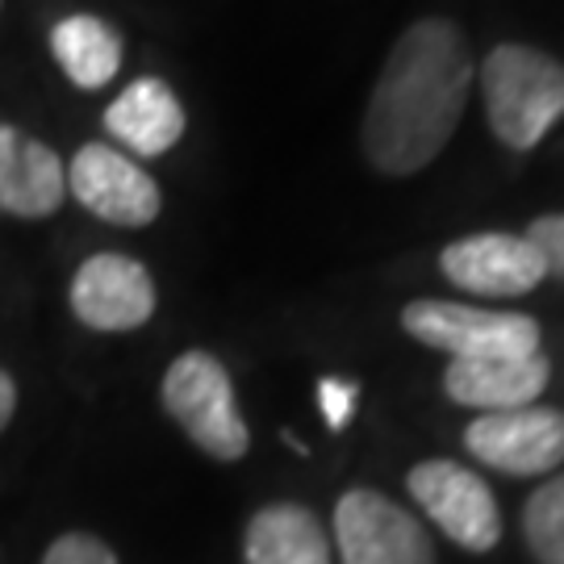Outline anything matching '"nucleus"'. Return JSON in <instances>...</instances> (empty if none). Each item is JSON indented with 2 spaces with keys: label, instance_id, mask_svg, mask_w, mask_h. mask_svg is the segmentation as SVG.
<instances>
[{
  "label": "nucleus",
  "instance_id": "f257e3e1",
  "mask_svg": "<svg viewBox=\"0 0 564 564\" xmlns=\"http://www.w3.org/2000/svg\"><path fill=\"white\" fill-rule=\"evenodd\" d=\"M473 55L447 18H423L393 42L368 97L360 142L384 176H414L444 151L468 105Z\"/></svg>",
  "mask_w": 564,
  "mask_h": 564
},
{
  "label": "nucleus",
  "instance_id": "f03ea898",
  "mask_svg": "<svg viewBox=\"0 0 564 564\" xmlns=\"http://www.w3.org/2000/svg\"><path fill=\"white\" fill-rule=\"evenodd\" d=\"M481 93L494 139L531 151L564 118V63L523 42H502L481 63Z\"/></svg>",
  "mask_w": 564,
  "mask_h": 564
},
{
  "label": "nucleus",
  "instance_id": "7ed1b4c3",
  "mask_svg": "<svg viewBox=\"0 0 564 564\" xmlns=\"http://www.w3.org/2000/svg\"><path fill=\"white\" fill-rule=\"evenodd\" d=\"M160 402L167 410V419L181 426L209 460L235 464L247 456L251 431L242 423L235 381L218 356L181 351L163 372Z\"/></svg>",
  "mask_w": 564,
  "mask_h": 564
},
{
  "label": "nucleus",
  "instance_id": "20e7f679",
  "mask_svg": "<svg viewBox=\"0 0 564 564\" xmlns=\"http://www.w3.org/2000/svg\"><path fill=\"white\" fill-rule=\"evenodd\" d=\"M402 326L419 343L447 351L452 360H494V356H535L540 323L510 310H477L460 302H410Z\"/></svg>",
  "mask_w": 564,
  "mask_h": 564
},
{
  "label": "nucleus",
  "instance_id": "39448f33",
  "mask_svg": "<svg viewBox=\"0 0 564 564\" xmlns=\"http://www.w3.org/2000/svg\"><path fill=\"white\" fill-rule=\"evenodd\" d=\"M405 489L431 523L464 552H494L502 540V510L494 489L460 460H419L405 473Z\"/></svg>",
  "mask_w": 564,
  "mask_h": 564
},
{
  "label": "nucleus",
  "instance_id": "423d86ee",
  "mask_svg": "<svg viewBox=\"0 0 564 564\" xmlns=\"http://www.w3.org/2000/svg\"><path fill=\"white\" fill-rule=\"evenodd\" d=\"M339 564H435L426 527L381 489H347L335 506Z\"/></svg>",
  "mask_w": 564,
  "mask_h": 564
},
{
  "label": "nucleus",
  "instance_id": "0eeeda50",
  "mask_svg": "<svg viewBox=\"0 0 564 564\" xmlns=\"http://www.w3.org/2000/svg\"><path fill=\"white\" fill-rule=\"evenodd\" d=\"M67 193L109 226L142 230L160 218L163 193L155 176L109 142H84L67 167Z\"/></svg>",
  "mask_w": 564,
  "mask_h": 564
},
{
  "label": "nucleus",
  "instance_id": "6e6552de",
  "mask_svg": "<svg viewBox=\"0 0 564 564\" xmlns=\"http://www.w3.org/2000/svg\"><path fill=\"white\" fill-rule=\"evenodd\" d=\"M464 447L506 477H544L564 464V414L552 405L481 414L464 426Z\"/></svg>",
  "mask_w": 564,
  "mask_h": 564
},
{
  "label": "nucleus",
  "instance_id": "1a4fd4ad",
  "mask_svg": "<svg viewBox=\"0 0 564 564\" xmlns=\"http://www.w3.org/2000/svg\"><path fill=\"white\" fill-rule=\"evenodd\" d=\"M72 314L88 330L101 335H126L151 323L155 314V281L134 256L121 251H97L76 268L72 289H67Z\"/></svg>",
  "mask_w": 564,
  "mask_h": 564
},
{
  "label": "nucleus",
  "instance_id": "9d476101",
  "mask_svg": "<svg viewBox=\"0 0 564 564\" xmlns=\"http://www.w3.org/2000/svg\"><path fill=\"white\" fill-rule=\"evenodd\" d=\"M440 268L456 289L477 297H523L547 276L540 247L527 235H502V230L447 242Z\"/></svg>",
  "mask_w": 564,
  "mask_h": 564
},
{
  "label": "nucleus",
  "instance_id": "9b49d317",
  "mask_svg": "<svg viewBox=\"0 0 564 564\" xmlns=\"http://www.w3.org/2000/svg\"><path fill=\"white\" fill-rule=\"evenodd\" d=\"M552 381L547 356H494V360H452L444 368V389L456 405L498 414V410H523Z\"/></svg>",
  "mask_w": 564,
  "mask_h": 564
},
{
  "label": "nucleus",
  "instance_id": "f8f14e48",
  "mask_svg": "<svg viewBox=\"0 0 564 564\" xmlns=\"http://www.w3.org/2000/svg\"><path fill=\"white\" fill-rule=\"evenodd\" d=\"M63 197L67 172L59 155L34 134L0 121V209L13 218H51Z\"/></svg>",
  "mask_w": 564,
  "mask_h": 564
},
{
  "label": "nucleus",
  "instance_id": "ddd939ff",
  "mask_svg": "<svg viewBox=\"0 0 564 564\" xmlns=\"http://www.w3.org/2000/svg\"><path fill=\"white\" fill-rule=\"evenodd\" d=\"M105 130L130 160H155L184 139V105L163 80L142 76L130 88H121L105 109Z\"/></svg>",
  "mask_w": 564,
  "mask_h": 564
},
{
  "label": "nucleus",
  "instance_id": "4468645a",
  "mask_svg": "<svg viewBox=\"0 0 564 564\" xmlns=\"http://www.w3.org/2000/svg\"><path fill=\"white\" fill-rule=\"evenodd\" d=\"M242 564H330V535L310 506L268 502L247 519Z\"/></svg>",
  "mask_w": 564,
  "mask_h": 564
},
{
  "label": "nucleus",
  "instance_id": "2eb2a0df",
  "mask_svg": "<svg viewBox=\"0 0 564 564\" xmlns=\"http://www.w3.org/2000/svg\"><path fill=\"white\" fill-rule=\"evenodd\" d=\"M51 55L67 80L84 93H93L121 72V34L93 13H76L51 30Z\"/></svg>",
  "mask_w": 564,
  "mask_h": 564
},
{
  "label": "nucleus",
  "instance_id": "dca6fc26",
  "mask_svg": "<svg viewBox=\"0 0 564 564\" xmlns=\"http://www.w3.org/2000/svg\"><path fill=\"white\" fill-rule=\"evenodd\" d=\"M523 540L540 564H564V473L547 477L523 506Z\"/></svg>",
  "mask_w": 564,
  "mask_h": 564
},
{
  "label": "nucleus",
  "instance_id": "f3484780",
  "mask_svg": "<svg viewBox=\"0 0 564 564\" xmlns=\"http://www.w3.org/2000/svg\"><path fill=\"white\" fill-rule=\"evenodd\" d=\"M42 564H121L118 552L93 531H63L55 544L42 552Z\"/></svg>",
  "mask_w": 564,
  "mask_h": 564
},
{
  "label": "nucleus",
  "instance_id": "a211bd4d",
  "mask_svg": "<svg viewBox=\"0 0 564 564\" xmlns=\"http://www.w3.org/2000/svg\"><path fill=\"white\" fill-rule=\"evenodd\" d=\"M356 402H360V384L356 381H339V377L318 381V410L330 423V431H347L351 414H356Z\"/></svg>",
  "mask_w": 564,
  "mask_h": 564
},
{
  "label": "nucleus",
  "instance_id": "6ab92c4d",
  "mask_svg": "<svg viewBox=\"0 0 564 564\" xmlns=\"http://www.w3.org/2000/svg\"><path fill=\"white\" fill-rule=\"evenodd\" d=\"M527 239L540 247V256L547 263V276H561L564 281V214H544L535 218Z\"/></svg>",
  "mask_w": 564,
  "mask_h": 564
},
{
  "label": "nucleus",
  "instance_id": "aec40b11",
  "mask_svg": "<svg viewBox=\"0 0 564 564\" xmlns=\"http://www.w3.org/2000/svg\"><path fill=\"white\" fill-rule=\"evenodd\" d=\"M13 414H18V381L0 368V435H4V426L13 423Z\"/></svg>",
  "mask_w": 564,
  "mask_h": 564
}]
</instances>
